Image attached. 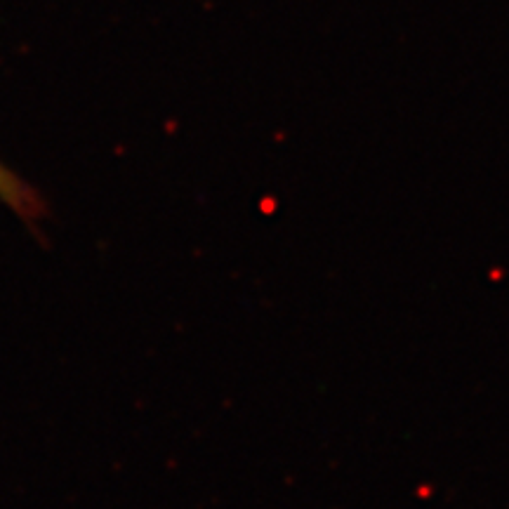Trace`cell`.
Listing matches in <instances>:
<instances>
[{"label": "cell", "instance_id": "cell-1", "mask_svg": "<svg viewBox=\"0 0 509 509\" xmlns=\"http://www.w3.org/2000/svg\"><path fill=\"white\" fill-rule=\"evenodd\" d=\"M0 198L19 210L29 208V198H31L29 191L21 186V182L10 170H5L3 165H0Z\"/></svg>", "mask_w": 509, "mask_h": 509}]
</instances>
